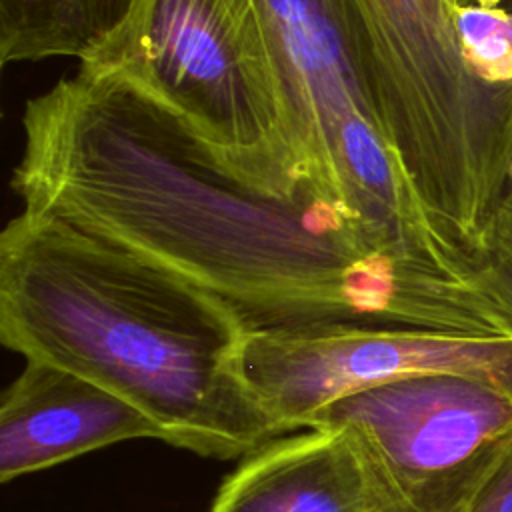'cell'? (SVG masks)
Segmentation results:
<instances>
[{
	"label": "cell",
	"mask_w": 512,
	"mask_h": 512,
	"mask_svg": "<svg viewBox=\"0 0 512 512\" xmlns=\"http://www.w3.org/2000/svg\"><path fill=\"white\" fill-rule=\"evenodd\" d=\"M240 370L282 434L344 396L410 376H468L512 394V338L356 324L250 330Z\"/></svg>",
	"instance_id": "cell-7"
},
{
	"label": "cell",
	"mask_w": 512,
	"mask_h": 512,
	"mask_svg": "<svg viewBox=\"0 0 512 512\" xmlns=\"http://www.w3.org/2000/svg\"><path fill=\"white\" fill-rule=\"evenodd\" d=\"M134 0H0L4 66L46 58L80 62L124 20Z\"/></svg>",
	"instance_id": "cell-10"
},
{
	"label": "cell",
	"mask_w": 512,
	"mask_h": 512,
	"mask_svg": "<svg viewBox=\"0 0 512 512\" xmlns=\"http://www.w3.org/2000/svg\"><path fill=\"white\" fill-rule=\"evenodd\" d=\"M134 438L162 440L136 406L70 370L26 360L2 392L0 482Z\"/></svg>",
	"instance_id": "cell-8"
},
{
	"label": "cell",
	"mask_w": 512,
	"mask_h": 512,
	"mask_svg": "<svg viewBox=\"0 0 512 512\" xmlns=\"http://www.w3.org/2000/svg\"><path fill=\"white\" fill-rule=\"evenodd\" d=\"M80 66L116 72L158 98L246 184L276 196L326 190L292 144L256 0H134Z\"/></svg>",
	"instance_id": "cell-4"
},
{
	"label": "cell",
	"mask_w": 512,
	"mask_h": 512,
	"mask_svg": "<svg viewBox=\"0 0 512 512\" xmlns=\"http://www.w3.org/2000/svg\"><path fill=\"white\" fill-rule=\"evenodd\" d=\"M454 26L474 74L486 84L512 88V12L464 4L454 12Z\"/></svg>",
	"instance_id": "cell-12"
},
{
	"label": "cell",
	"mask_w": 512,
	"mask_h": 512,
	"mask_svg": "<svg viewBox=\"0 0 512 512\" xmlns=\"http://www.w3.org/2000/svg\"><path fill=\"white\" fill-rule=\"evenodd\" d=\"M22 210L120 242L226 300L250 330L328 324L482 334L464 282L420 270L322 188L268 194L158 98L80 66L22 112Z\"/></svg>",
	"instance_id": "cell-1"
},
{
	"label": "cell",
	"mask_w": 512,
	"mask_h": 512,
	"mask_svg": "<svg viewBox=\"0 0 512 512\" xmlns=\"http://www.w3.org/2000/svg\"><path fill=\"white\" fill-rule=\"evenodd\" d=\"M468 286L498 332L512 338V184H508L480 248L470 258Z\"/></svg>",
	"instance_id": "cell-11"
},
{
	"label": "cell",
	"mask_w": 512,
	"mask_h": 512,
	"mask_svg": "<svg viewBox=\"0 0 512 512\" xmlns=\"http://www.w3.org/2000/svg\"><path fill=\"white\" fill-rule=\"evenodd\" d=\"M308 428L350 434L376 512H466L512 448V394L468 376H410L328 404Z\"/></svg>",
	"instance_id": "cell-6"
},
{
	"label": "cell",
	"mask_w": 512,
	"mask_h": 512,
	"mask_svg": "<svg viewBox=\"0 0 512 512\" xmlns=\"http://www.w3.org/2000/svg\"><path fill=\"white\" fill-rule=\"evenodd\" d=\"M250 328L220 296L100 234L20 210L0 236V340L104 386L162 442L242 458L280 436L248 390Z\"/></svg>",
	"instance_id": "cell-2"
},
{
	"label": "cell",
	"mask_w": 512,
	"mask_h": 512,
	"mask_svg": "<svg viewBox=\"0 0 512 512\" xmlns=\"http://www.w3.org/2000/svg\"><path fill=\"white\" fill-rule=\"evenodd\" d=\"M464 4H474V6H490V8H500L506 12H512V0H460V6Z\"/></svg>",
	"instance_id": "cell-14"
},
{
	"label": "cell",
	"mask_w": 512,
	"mask_h": 512,
	"mask_svg": "<svg viewBox=\"0 0 512 512\" xmlns=\"http://www.w3.org/2000/svg\"><path fill=\"white\" fill-rule=\"evenodd\" d=\"M508 184H512V170H510V178H508Z\"/></svg>",
	"instance_id": "cell-16"
},
{
	"label": "cell",
	"mask_w": 512,
	"mask_h": 512,
	"mask_svg": "<svg viewBox=\"0 0 512 512\" xmlns=\"http://www.w3.org/2000/svg\"><path fill=\"white\" fill-rule=\"evenodd\" d=\"M446 2H448V6H450L454 12L460 8V0H446Z\"/></svg>",
	"instance_id": "cell-15"
},
{
	"label": "cell",
	"mask_w": 512,
	"mask_h": 512,
	"mask_svg": "<svg viewBox=\"0 0 512 512\" xmlns=\"http://www.w3.org/2000/svg\"><path fill=\"white\" fill-rule=\"evenodd\" d=\"M398 164L440 240L480 248L512 170V88L468 66L446 0H352Z\"/></svg>",
	"instance_id": "cell-3"
},
{
	"label": "cell",
	"mask_w": 512,
	"mask_h": 512,
	"mask_svg": "<svg viewBox=\"0 0 512 512\" xmlns=\"http://www.w3.org/2000/svg\"><path fill=\"white\" fill-rule=\"evenodd\" d=\"M466 512H512V448L482 484Z\"/></svg>",
	"instance_id": "cell-13"
},
{
	"label": "cell",
	"mask_w": 512,
	"mask_h": 512,
	"mask_svg": "<svg viewBox=\"0 0 512 512\" xmlns=\"http://www.w3.org/2000/svg\"><path fill=\"white\" fill-rule=\"evenodd\" d=\"M256 2L304 170L404 262L446 268L452 250L432 228L390 144L352 0Z\"/></svg>",
	"instance_id": "cell-5"
},
{
	"label": "cell",
	"mask_w": 512,
	"mask_h": 512,
	"mask_svg": "<svg viewBox=\"0 0 512 512\" xmlns=\"http://www.w3.org/2000/svg\"><path fill=\"white\" fill-rule=\"evenodd\" d=\"M276 436L240 458L208 512H376L362 456L342 428Z\"/></svg>",
	"instance_id": "cell-9"
}]
</instances>
